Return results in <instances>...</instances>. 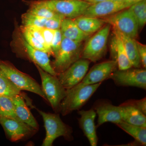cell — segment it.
Listing matches in <instances>:
<instances>
[{
	"instance_id": "cell-31",
	"label": "cell",
	"mask_w": 146,
	"mask_h": 146,
	"mask_svg": "<svg viewBox=\"0 0 146 146\" xmlns=\"http://www.w3.org/2000/svg\"><path fill=\"white\" fill-rule=\"evenodd\" d=\"M62 33L60 29L55 30L54 36L51 44V49L54 57L57 56L61 46L62 40Z\"/></svg>"
},
{
	"instance_id": "cell-5",
	"label": "cell",
	"mask_w": 146,
	"mask_h": 146,
	"mask_svg": "<svg viewBox=\"0 0 146 146\" xmlns=\"http://www.w3.org/2000/svg\"><path fill=\"white\" fill-rule=\"evenodd\" d=\"M82 43L74 42L63 36L60 50L52 64L57 75L81 58L83 49Z\"/></svg>"
},
{
	"instance_id": "cell-18",
	"label": "cell",
	"mask_w": 146,
	"mask_h": 146,
	"mask_svg": "<svg viewBox=\"0 0 146 146\" xmlns=\"http://www.w3.org/2000/svg\"><path fill=\"white\" fill-rule=\"evenodd\" d=\"M11 98L17 117L23 122L37 130L39 129V125L21 95H15Z\"/></svg>"
},
{
	"instance_id": "cell-4",
	"label": "cell",
	"mask_w": 146,
	"mask_h": 146,
	"mask_svg": "<svg viewBox=\"0 0 146 146\" xmlns=\"http://www.w3.org/2000/svg\"><path fill=\"white\" fill-rule=\"evenodd\" d=\"M39 71L42 82V89L52 109L59 112L61 102L66 95V89L63 87L57 76H53L35 65Z\"/></svg>"
},
{
	"instance_id": "cell-13",
	"label": "cell",
	"mask_w": 146,
	"mask_h": 146,
	"mask_svg": "<svg viewBox=\"0 0 146 146\" xmlns=\"http://www.w3.org/2000/svg\"><path fill=\"white\" fill-rule=\"evenodd\" d=\"M117 68V64L115 60L104 61L94 65L89 72L86 73L81 82L86 84L102 83L110 76Z\"/></svg>"
},
{
	"instance_id": "cell-9",
	"label": "cell",
	"mask_w": 146,
	"mask_h": 146,
	"mask_svg": "<svg viewBox=\"0 0 146 146\" xmlns=\"http://www.w3.org/2000/svg\"><path fill=\"white\" fill-rule=\"evenodd\" d=\"M112 79L119 86H134L146 89V69L132 68L116 70L111 75Z\"/></svg>"
},
{
	"instance_id": "cell-20",
	"label": "cell",
	"mask_w": 146,
	"mask_h": 146,
	"mask_svg": "<svg viewBox=\"0 0 146 146\" xmlns=\"http://www.w3.org/2000/svg\"><path fill=\"white\" fill-rule=\"evenodd\" d=\"M60 29L62 36L74 42L82 43L90 36L82 31L73 19L70 18H63Z\"/></svg>"
},
{
	"instance_id": "cell-37",
	"label": "cell",
	"mask_w": 146,
	"mask_h": 146,
	"mask_svg": "<svg viewBox=\"0 0 146 146\" xmlns=\"http://www.w3.org/2000/svg\"><path fill=\"white\" fill-rule=\"evenodd\" d=\"M112 1H124V0H112Z\"/></svg>"
},
{
	"instance_id": "cell-16",
	"label": "cell",
	"mask_w": 146,
	"mask_h": 146,
	"mask_svg": "<svg viewBox=\"0 0 146 146\" xmlns=\"http://www.w3.org/2000/svg\"><path fill=\"white\" fill-rule=\"evenodd\" d=\"M98 115L97 128L104 123L111 122L117 124L121 121L119 106H115L109 102H100L94 108Z\"/></svg>"
},
{
	"instance_id": "cell-27",
	"label": "cell",
	"mask_w": 146,
	"mask_h": 146,
	"mask_svg": "<svg viewBox=\"0 0 146 146\" xmlns=\"http://www.w3.org/2000/svg\"><path fill=\"white\" fill-rule=\"evenodd\" d=\"M20 89L7 78L0 70V95L12 97L21 95Z\"/></svg>"
},
{
	"instance_id": "cell-32",
	"label": "cell",
	"mask_w": 146,
	"mask_h": 146,
	"mask_svg": "<svg viewBox=\"0 0 146 146\" xmlns=\"http://www.w3.org/2000/svg\"><path fill=\"white\" fill-rule=\"evenodd\" d=\"M64 18L63 16L56 14L52 18L47 19L44 27L54 30L60 29L61 23Z\"/></svg>"
},
{
	"instance_id": "cell-8",
	"label": "cell",
	"mask_w": 146,
	"mask_h": 146,
	"mask_svg": "<svg viewBox=\"0 0 146 146\" xmlns=\"http://www.w3.org/2000/svg\"><path fill=\"white\" fill-rule=\"evenodd\" d=\"M55 13L74 19L82 16L91 4L82 0H40Z\"/></svg>"
},
{
	"instance_id": "cell-22",
	"label": "cell",
	"mask_w": 146,
	"mask_h": 146,
	"mask_svg": "<svg viewBox=\"0 0 146 146\" xmlns=\"http://www.w3.org/2000/svg\"><path fill=\"white\" fill-rule=\"evenodd\" d=\"M120 33L126 53L132 67L140 68L141 65L136 40L121 33Z\"/></svg>"
},
{
	"instance_id": "cell-26",
	"label": "cell",
	"mask_w": 146,
	"mask_h": 146,
	"mask_svg": "<svg viewBox=\"0 0 146 146\" xmlns=\"http://www.w3.org/2000/svg\"><path fill=\"white\" fill-rule=\"evenodd\" d=\"M129 9L135 16L139 29H141L146 23V0H142L136 3Z\"/></svg>"
},
{
	"instance_id": "cell-10",
	"label": "cell",
	"mask_w": 146,
	"mask_h": 146,
	"mask_svg": "<svg viewBox=\"0 0 146 146\" xmlns=\"http://www.w3.org/2000/svg\"><path fill=\"white\" fill-rule=\"evenodd\" d=\"M90 61L80 58L65 70L57 75V77L66 90L80 83L89 70Z\"/></svg>"
},
{
	"instance_id": "cell-19",
	"label": "cell",
	"mask_w": 146,
	"mask_h": 146,
	"mask_svg": "<svg viewBox=\"0 0 146 146\" xmlns=\"http://www.w3.org/2000/svg\"><path fill=\"white\" fill-rule=\"evenodd\" d=\"M122 120L124 122L146 127V117L143 112L131 106L121 104L119 106Z\"/></svg>"
},
{
	"instance_id": "cell-33",
	"label": "cell",
	"mask_w": 146,
	"mask_h": 146,
	"mask_svg": "<svg viewBox=\"0 0 146 146\" xmlns=\"http://www.w3.org/2000/svg\"><path fill=\"white\" fill-rule=\"evenodd\" d=\"M123 104L131 106L139 110L144 115H146V98L140 100H130L123 103Z\"/></svg>"
},
{
	"instance_id": "cell-30",
	"label": "cell",
	"mask_w": 146,
	"mask_h": 146,
	"mask_svg": "<svg viewBox=\"0 0 146 146\" xmlns=\"http://www.w3.org/2000/svg\"><path fill=\"white\" fill-rule=\"evenodd\" d=\"M41 31L49 55L53 54L51 49V44L54 36L55 30L45 27H42Z\"/></svg>"
},
{
	"instance_id": "cell-3",
	"label": "cell",
	"mask_w": 146,
	"mask_h": 146,
	"mask_svg": "<svg viewBox=\"0 0 146 146\" xmlns=\"http://www.w3.org/2000/svg\"><path fill=\"white\" fill-rule=\"evenodd\" d=\"M37 110L43 118L46 131L42 146H52L55 140L60 136H63L68 140L72 138V128L63 122L58 114Z\"/></svg>"
},
{
	"instance_id": "cell-35",
	"label": "cell",
	"mask_w": 146,
	"mask_h": 146,
	"mask_svg": "<svg viewBox=\"0 0 146 146\" xmlns=\"http://www.w3.org/2000/svg\"><path fill=\"white\" fill-rule=\"evenodd\" d=\"M84 1L89 3L91 5L95 4L101 2L103 1H106V0H82Z\"/></svg>"
},
{
	"instance_id": "cell-28",
	"label": "cell",
	"mask_w": 146,
	"mask_h": 146,
	"mask_svg": "<svg viewBox=\"0 0 146 146\" xmlns=\"http://www.w3.org/2000/svg\"><path fill=\"white\" fill-rule=\"evenodd\" d=\"M23 26L44 27L47 19L27 12L21 17Z\"/></svg>"
},
{
	"instance_id": "cell-24",
	"label": "cell",
	"mask_w": 146,
	"mask_h": 146,
	"mask_svg": "<svg viewBox=\"0 0 146 146\" xmlns=\"http://www.w3.org/2000/svg\"><path fill=\"white\" fill-rule=\"evenodd\" d=\"M29 6L27 12L39 17L49 19L56 14L53 11L42 3L40 0L24 1Z\"/></svg>"
},
{
	"instance_id": "cell-17",
	"label": "cell",
	"mask_w": 146,
	"mask_h": 146,
	"mask_svg": "<svg viewBox=\"0 0 146 146\" xmlns=\"http://www.w3.org/2000/svg\"><path fill=\"white\" fill-rule=\"evenodd\" d=\"M22 43L30 59L45 72L53 76H57L50 61L49 54L46 52L36 49L30 46L24 38Z\"/></svg>"
},
{
	"instance_id": "cell-21",
	"label": "cell",
	"mask_w": 146,
	"mask_h": 146,
	"mask_svg": "<svg viewBox=\"0 0 146 146\" xmlns=\"http://www.w3.org/2000/svg\"><path fill=\"white\" fill-rule=\"evenodd\" d=\"M73 21L82 31L89 35L97 32L106 24L102 18L82 16Z\"/></svg>"
},
{
	"instance_id": "cell-25",
	"label": "cell",
	"mask_w": 146,
	"mask_h": 146,
	"mask_svg": "<svg viewBox=\"0 0 146 146\" xmlns=\"http://www.w3.org/2000/svg\"><path fill=\"white\" fill-rule=\"evenodd\" d=\"M0 117L19 119L11 97L0 95Z\"/></svg>"
},
{
	"instance_id": "cell-34",
	"label": "cell",
	"mask_w": 146,
	"mask_h": 146,
	"mask_svg": "<svg viewBox=\"0 0 146 146\" xmlns=\"http://www.w3.org/2000/svg\"><path fill=\"white\" fill-rule=\"evenodd\" d=\"M138 48V54L140 57L141 65L144 69L146 68V46L145 45L136 41Z\"/></svg>"
},
{
	"instance_id": "cell-12",
	"label": "cell",
	"mask_w": 146,
	"mask_h": 146,
	"mask_svg": "<svg viewBox=\"0 0 146 146\" xmlns=\"http://www.w3.org/2000/svg\"><path fill=\"white\" fill-rule=\"evenodd\" d=\"M0 124L12 142L20 141L36 131L17 119L0 117Z\"/></svg>"
},
{
	"instance_id": "cell-11",
	"label": "cell",
	"mask_w": 146,
	"mask_h": 146,
	"mask_svg": "<svg viewBox=\"0 0 146 146\" xmlns=\"http://www.w3.org/2000/svg\"><path fill=\"white\" fill-rule=\"evenodd\" d=\"M135 3L126 0L120 1L106 0L91 5L85 10L82 16L94 18H104L129 8Z\"/></svg>"
},
{
	"instance_id": "cell-23",
	"label": "cell",
	"mask_w": 146,
	"mask_h": 146,
	"mask_svg": "<svg viewBox=\"0 0 146 146\" xmlns=\"http://www.w3.org/2000/svg\"><path fill=\"white\" fill-rule=\"evenodd\" d=\"M116 125L132 136L141 145L146 146V127L132 125L123 121Z\"/></svg>"
},
{
	"instance_id": "cell-6",
	"label": "cell",
	"mask_w": 146,
	"mask_h": 146,
	"mask_svg": "<svg viewBox=\"0 0 146 146\" xmlns=\"http://www.w3.org/2000/svg\"><path fill=\"white\" fill-rule=\"evenodd\" d=\"M111 27L106 24L88 39L82 49L81 58L96 62L104 56Z\"/></svg>"
},
{
	"instance_id": "cell-29",
	"label": "cell",
	"mask_w": 146,
	"mask_h": 146,
	"mask_svg": "<svg viewBox=\"0 0 146 146\" xmlns=\"http://www.w3.org/2000/svg\"><path fill=\"white\" fill-rule=\"evenodd\" d=\"M21 30L24 39L29 44L36 49L44 52L48 54L45 46L32 35L27 27L23 26Z\"/></svg>"
},
{
	"instance_id": "cell-2",
	"label": "cell",
	"mask_w": 146,
	"mask_h": 146,
	"mask_svg": "<svg viewBox=\"0 0 146 146\" xmlns=\"http://www.w3.org/2000/svg\"><path fill=\"white\" fill-rule=\"evenodd\" d=\"M0 70L21 91L25 90L37 94L48 102L42 87L38 82L30 76L19 71L10 62L0 60Z\"/></svg>"
},
{
	"instance_id": "cell-1",
	"label": "cell",
	"mask_w": 146,
	"mask_h": 146,
	"mask_svg": "<svg viewBox=\"0 0 146 146\" xmlns=\"http://www.w3.org/2000/svg\"><path fill=\"white\" fill-rule=\"evenodd\" d=\"M101 84L102 83H99L86 84L80 82L66 90V95L61 102L59 112L63 116H66L80 109L90 99Z\"/></svg>"
},
{
	"instance_id": "cell-14",
	"label": "cell",
	"mask_w": 146,
	"mask_h": 146,
	"mask_svg": "<svg viewBox=\"0 0 146 146\" xmlns=\"http://www.w3.org/2000/svg\"><path fill=\"white\" fill-rule=\"evenodd\" d=\"M80 117L78 122L80 128L88 139L91 146H96L98 138L96 133V126L95 120L96 113L94 109L88 110H81L79 111Z\"/></svg>"
},
{
	"instance_id": "cell-7",
	"label": "cell",
	"mask_w": 146,
	"mask_h": 146,
	"mask_svg": "<svg viewBox=\"0 0 146 146\" xmlns=\"http://www.w3.org/2000/svg\"><path fill=\"white\" fill-rule=\"evenodd\" d=\"M101 18L106 23L110 24L113 28L127 36L134 39L138 36V23L129 8Z\"/></svg>"
},
{
	"instance_id": "cell-15",
	"label": "cell",
	"mask_w": 146,
	"mask_h": 146,
	"mask_svg": "<svg viewBox=\"0 0 146 146\" xmlns=\"http://www.w3.org/2000/svg\"><path fill=\"white\" fill-rule=\"evenodd\" d=\"M113 29V33L110 44V50L112 60L117 64L119 70H124L132 68V65L127 57L119 32Z\"/></svg>"
},
{
	"instance_id": "cell-36",
	"label": "cell",
	"mask_w": 146,
	"mask_h": 146,
	"mask_svg": "<svg viewBox=\"0 0 146 146\" xmlns=\"http://www.w3.org/2000/svg\"><path fill=\"white\" fill-rule=\"evenodd\" d=\"M126 1L136 3L138 2V1H142V0H126Z\"/></svg>"
}]
</instances>
